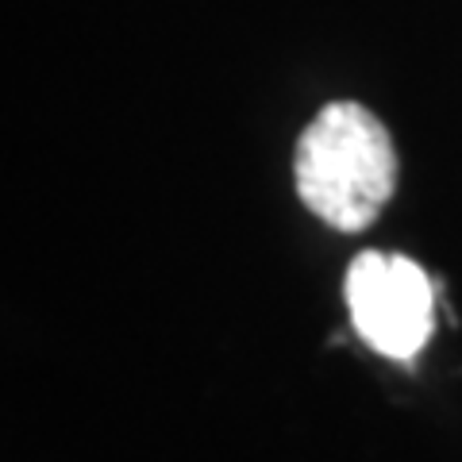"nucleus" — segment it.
I'll use <instances>...</instances> for the list:
<instances>
[{
	"instance_id": "f257e3e1",
	"label": "nucleus",
	"mask_w": 462,
	"mask_h": 462,
	"mask_svg": "<svg viewBox=\"0 0 462 462\" xmlns=\"http://www.w3.org/2000/svg\"><path fill=\"white\" fill-rule=\"evenodd\" d=\"M293 181L305 208L336 231H366L397 189L385 124L358 100H331L297 139Z\"/></svg>"
},
{
	"instance_id": "f03ea898",
	"label": "nucleus",
	"mask_w": 462,
	"mask_h": 462,
	"mask_svg": "<svg viewBox=\"0 0 462 462\" xmlns=\"http://www.w3.org/2000/svg\"><path fill=\"white\" fill-rule=\"evenodd\" d=\"M343 297L366 346L397 363H412L436 328V285L424 266L404 254H355L346 266Z\"/></svg>"
}]
</instances>
